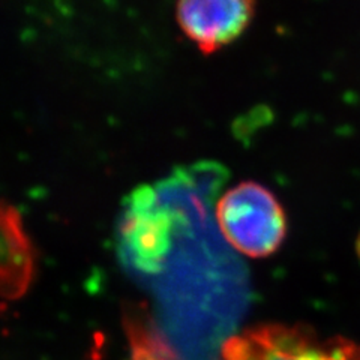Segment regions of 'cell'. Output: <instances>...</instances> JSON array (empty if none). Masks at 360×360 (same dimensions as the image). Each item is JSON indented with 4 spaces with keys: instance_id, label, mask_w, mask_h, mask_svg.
<instances>
[{
    "instance_id": "cell-1",
    "label": "cell",
    "mask_w": 360,
    "mask_h": 360,
    "mask_svg": "<svg viewBox=\"0 0 360 360\" xmlns=\"http://www.w3.org/2000/svg\"><path fill=\"white\" fill-rule=\"evenodd\" d=\"M217 222L234 250L252 258L274 254L287 233L283 206L255 182L236 185L218 200Z\"/></svg>"
},
{
    "instance_id": "cell-2",
    "label": "cell",
    "mask_w": 360,
    "mask_h": 360,
    "mask_svg": "<svg viewBox=\"0 0 360 360\" xmlns=\"http://www.w3.org/2000/svg\"><path fill=\"white\" fill-rule=\"evenodd\" d=\"M221 360H360V344L307 326L264 324L230 338Z\"/></svg>"
},
{
    "instance_id": "cell-3",
    "label": "cell",
    "mask_w": 360,
    "mask_h": 360,
    "mask_svg": "<svg viewBox=\"0 0 360 360\" xmlns=\"http://www.w3.org/2000/svg\"><path fill=\"white\" fill-rule=\"evenodd\" d=\"M255 0H179L177 22L184 35L205 54L238 39L250 26Z\"/></svg>"
},
{
    "instance_id": "cell-4",
    "label": "cell",
    "mask_w": 360,
    "mask_h": 360,
    "mask_svg": "<svg viewBox=\"0 0 360 360\" xmlns=\"http://www.w3.org/2000/svg\"><path fill=\"white\" fill-rule=\"evenodd\" d=\"M4 269L2 288L5 299H18L32 279L33 254L29 239L21 229L20 215L14 207L4 206Z\"/></svg>"
},
{
    "instance_id": "cell-5",
    "label": "cell",
    "mask_w": 360,
    "mask_h": 360,
    "mask_svg": "<svg viewBox=\"0 0 360 360\" xmlns=\"http://www.w3.org/2000/svg\"><path fill=\"white\" fill-rule=\"evenodd\" d=\"M357 252H359V257H360V238H359V242H357Z\"/></svg>"
}]
</instances>
